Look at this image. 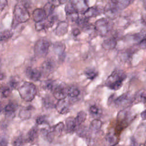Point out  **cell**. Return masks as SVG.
Instances as JSON below:
<instances>
[{"instance_id": "26", "label": "cell", "mask_w": 146, "mask_h": 146, "mask_svg": "<svg viewBox=\"0 0 146 146\" xmlns=\"http://www.w3.org/2000/svg\"><path fill=\"white\" fill-rule=\"evenodd\" d=\"M13 35V33L11 30H5L0 31V42L6 41L10 39Z\"/></svg>"}, {"instance_id": "18", "label": "cell", "mask_w": 146, "mask_h": 146, "mask_svg": "<svg viewBox=\"0 0 146 146\" xmlns=\"http://www.w3.org/2000/svg\"><path fill=\"white\" fill-rule=\"evenodd\" d=\"M77 126L75 123V118L74 117H68L66 120V128L65 129L67 132H72L75 130Z\"/></svg>"}, {"instance_id": "20", "label": "cell", "mask_w": 146, "mask_h": 146, "mask_svg": "<svg viewBox=\"0 0 146 146\" xmlns=\"http://www.w3.org/2000/svg\"><path fill=\"white\" fill-rule=\"evenodd\" d=\"M135 103H146V90H141L136 94L133 98Z\"/></svg>"}, {"instance_id": "13", "label": "cell", "mask_w": 146, "mask_h": 146, "mask_svg": "<svg viewBox=\"0 0 146 146\" xmlns=\"http://www.w3.org/2000/svg\"><path fill=\"white\" fill-rule=\"evenodd\" d=\"M55 108L59 113L66 114L70 111V103L65 99L59 100L55 105Z\"/></svg>"}, {"instance_id": "25", "label": "cell", "mask_w": 146, "mask_h": 146, "mask_svg": "<svg viewBox=\"0 0 146 146\" xmlns=\"http://www.w3.org/2000/svg\"><path fill=\"white\" fill-rule=\"evenodd\" d=\"M102 125V121L98 119H95L91 122L90 129L92 131L96 132L100 130V129L101 128Z\"/></svg>"}, {"instance_id": "54", "label": "cell", "mask_w": 146, "mask_h": 146, "mask_svg": "<svg viewBox=\"0 0 146 146\" xmlns=\"http://www.w3.org/2000/svg\"><path fill=\"white\" fill-rule=\"evenodd\" d=\"M111 146H121V145H119V144H114V145H111Z\"/></svg>"}, {"instance_id": "2", "label": "cell", "mask_w": 146, "mask_h": 146, "mask_svg": "<svg viewBox=\"0 0 146 146\" xmlns=\"http://www.w3.org/2000/svg\"><path fill=\"white\" fill-rule=\"evenodd\" d=\"M135 114L130 109L126 108L121 110L117 115L116 126L117 132H120L125 128L135 118Z\"/></svg>"}, {"instance_id": "56", "label": "cell", "mask_w": 146, "mask_h": 146, "mask_svg": "<svg viewBox=\"0 0 146 146\" xmlns=\"http://www.w3.org/2000/svg\"><path fill=\"white\" fill-rule=\"evenodd\" d=\"M144 145L146 146V140H145V143H144Z\"/></svg>"}, {"instance_id": "15", "label": "cell", "mask_w": 146, "mask_h": 146, "mask_svg": "<svg viewBox=\"0 0 146 146\" xmlns=\"http://www.w3.org/2000/svg\"><path fill=\"white\" fill-rule=\"evenodd\" d=\"M68 25L66 21H62L58 23L57 26L54 30V33L56 35L60 36L65 35L68 31Z\"/></svg>"}, {"instance_id": "31", "label": "cell", "mask_w": 146, "mask_h": 146, "mask_svg": "<svg viewBox=\"0 0 146 146\" xmlns=\"http://www.w3.org/2000/svg\"><path fill=\"white\" fill-rule=\"evenodd\" d=\"M131 3L129 0H119L115 5L119 10H123L128 7Z\"/></svg>"}, {"instance_id": "16", "label": "cell", "mask_w": 146, "mask_h": 146, "mask_svg": "<svg viewBox=\"0 0 146 146\" xmlns=\"http://www.w3.org/2000/svg\"><path fill=\"white\" fill-rule=\"evenodd\" d=\"M33 16L34 20L38 22L44 19L47 17V14L43 9L38 8L33 11Z\"/></svg>"}, {"instance_id": "45", "label": "cell", "mask_w": 146, "mask_h": 146, "mask_svg": "<svg viewBox=\"0 0 146 146\" xmlns=\"http://www.w3.org/2000/svg\"><path fill=\"white\" fill-rule=\"evenodd\" d=\"M0 146H7V140L5 138L0 139Z\"/></svg>"}, {"instance_id": "46", "label": "cell", "mask_w": 146, "mask_h": 146, "mask_svg": "<svg viewBox=\"0 0 146 146\" xmlns=\"http://www.w3.org/2000/svg\"><path fill=\"white\" fill-rule=\"evenodd\" d=\"M72 34H73V35H74V36H78V35H79V34H80V30H79V29H78V28H75V29H74L72 30Z\"/></svg>"}, {"instance_id": "55", "label": "cell", "mask_w": 146, "mask_h": 146, "mask_svg": "<svg viewBox=\"0 0 146 146\" xmlns=\"http://www.w3.org/2000/svg\"><path fill=\"white\" fill-rule=\"evenodd\" d=\"M2 106L0 105V112H1V110H2Z\"/></svg>"}, {"instance_id": "10", "label": "cell", "mask_w": 146, "mask_h": 146, "mask_svg": "<svg viewBox=\"0 0 146 146\" xmlns=\"http://www.w3.org/2000/svg\"><path fill=\"white\" fill-rule=\"evenodd\" d=\"M25 74L26 76L33 81H38L42 76V72L40 70L31 67H29L26 69Z\"/></svg>"}, {"instance_id": "50", "label": "cell", "mask_w": 146, "mask_h": 146, "mask_svg": "<svg viewBox=\"0 0 146 146\" xmlns=\"http://www.w3.org/2000/svg\"><path fill=\"white\" fill-rule=\"evenodd\" d=\"M4 78H5L4 74L2 73H0V80H3L4 79Z\"/></svg>"}, {"instance_id": "3", "label": "cell", "mask_w": 146, "mask_h": 146, "mask_svg": "<svg viewBox=\"0 0 146 146\" xmlns=\"http://www.w3.org/2000/svg\"><path fill=\"white\" fill-rule=\"evenodd\" d=\"M18 92L22 99L30 102L34 99L36 94L35 86L31 82H25L18 88Z\"/></svg>"}, {"instance_id": "40", "label": "cell", "mask_w": 146, "mask_h": 146, "mask_svg": "<svg viewBox=\"0 0 146 146\" xmlns=\"http://www.w3.org/2000/svg\"><path fill=\"white\" fill-rule=\"evenodd\" d=\"M9 84H10V86L11 88H15L18 85V81L17 80L16 78H12L10 81H9Z\"/></svg>"}, {"instance_id": "29", "label": "cell", "mask_w": 146, "mask_h": 146, "mask_svg": "<svg viewBox=\"0 0 146 146\" xmlns=\"http://www.w3.org/2000/svg\"><path fill=\"white\" fill-rule=\"evenodd\" d=\"M90 112L91 113V115H92V116L95 117H99L101 115L102 111L100 110V109L96 105H92L90 107L89 109Z\"/></svg>"}, {"instance_id": "39", "label": "cell", "mask_w": 146, "mask_h": 146, "mask_svg": "<svg viewBox=\"0 0 146 146\" xmlns=\"http://www.w3.org/2000/svg\"><path fill=\"white\" fill-rule=\"evenodd\" d=\"M36 123L39 125H42L43 124H45L47 122V119L45 116H39L37 117L36 119Z\"/></svg>"}, {"instance_id": "44", "label": "cell", "mask_w": 146, "mask_h": 146, "mask_svg": "<svg viewBox=\"0 0 146 146\" xmlns=\"http://www.w3.org/2000/svg\"><path fill=\"white\" fill-rule=\"evenodd\" d=\"M139 46L142 48H146V35L139 42Z\"/></svg>"}, {"instance_id": "28", "label": "cell", "mask_w": 146, "mask_h": 146, "mask_svg": "<svg viewBox=\"0 0 146 146\" xmlns=\"http://www.w3.org/2000/svg\"><path fill=\"white\" fill-rule=\"evenodd\" d=\"M80 94L79 90L75 87L72 86L68 89V96L71 98H75L78 97Z\"/></svg>"}, {"instance_id": "27", "label": "cell", "mask_w": 146, "mask_h": 146, "mask_svg": "<svg viewBox=\"0 0 146 146\" xmlns=\"http://www.w3.org/2000/svg\"><path fill=\"white\" fill-rule=\"evenodd\" d=\"M17 108V105L14 103H9L5 108V111L7 115H13Z\"/></svg>"}, {"instance_id": "11", "label": "cell", "mask_w": 146, "mask_h": 146, "mask_svg": "<svg viewBox=\"0 0 146 146\" xmlns=\"http://www.w3.org/2000/svg\"><path fill=\"white\" fill-rule=\"evenodd\" d=\"M70 3L77 12L84 13L89 7L86 0H69Z\"/></svg>"}, {"instance_id": "8", "label": "cell", "mask_w": 146, "mask_h": 146, "mask_svg": "<svg viewBox=\"0 0 146 146\" xmlns=\"http://www.w3.org/2000/svg\"><path fill=\"white\" fill-rule=\"evenodd\" d=\"M56 20V17L55 15H50L47 16V17L39 22H36L35 24V28L36 31H41L47 28H49L53 26Z\"/></svg>"}, {"instance_id": "42", "label": "cell", "mask_w": 146, "mask_h": 146, "mask_svg": "<svg viewBox=\"0 0 146 146\" xmlns=\"http://www.w3.org/2000/svg\"><path fill=\"white\" fill-rule=\"evenodd\" d=\"M7 5V0H0V11L3 10Z\"/></svg>"}, {"instance_id": "57", "label": "cell", "mask_w": 146, "mask_h": 146, "mask_svg": "<svg viewBox=\"0 0 146 146\" xmlns=\"http://www.w3.org/2000/svg\"><path fill=\"white\" fill-rule=\"evenodd\" d=\"M129 1H131V2H133V1H134V0H129Z\"/></svg>"}, {"instance_id": "5", "label": "cell", "mask_w": 146, "mask_h": 146, "mask_svg": "<svg viewBox=\"0 0 146 146\" xmlns=\"http://www.w3.org/2000/svg\"><path fill=\"white\" fill-rule=\"evenodd\" d=\"M14 16L15 21L18 23H25L30 18V14L27 7L22 3L19 2L15 6Z\"/></svg>"}, {"instance_id": "48", "label": "cell", "mask_w": 146, "mask_h": 146, "mask_svg": "<svg viewBox=\"0 0 146 146\" xmlns=\"http://www.w3.org/2000/svg\"><path fill=\"white\" fill-rule=\"evenodd\" d=\"M141 117L143 120H146V110L141 113Z\"/></svg>"}, {"instance_id": "19", "label": "cell", "mask_w": 146, "mask_h": 146, "mask_svg": "<svg viewBox=\"0 0 146 146\" xmlns=\"http://www.w3.org/2000/svg\"><path fill=\"white\" fill-rule=\"evenodd\" d=\"M100 13V10L96 7H88V9L83 13L84 17L89 18L98 15Z\"/></svg>"}, {"instance_id": "37", "label": "cell", "mask_w": 146, "mask_h": 146, "mask_svg": "<svg viewBox=\"0 0 146 146\" xmlns=\"http://www.w3.org/2000/svg\"><path fill=\"white\" fill-rule=\"evenodd\" d=\"M65 12L66 14V15L76 13L77 11H76V10L72 7V6L71 5L70 3H67L66 5V6H65Z\"/></svg>"}, {"instance_id": "32", "label": "cell", "mask_w": 146, "mask_h": 146, "mask_svg": "<svg viewBox=\"0 0 146 146\" xmlns=\"http://www.w3.org/2000/svg\"><path fill=\"white\" fill-rule=\"evenodd\" d=\"M55 5L52 2H49L46 4L43 9L46 11L47 15H48H48L52 14V13L55 9Z\"/></svg>"}, {"instance_id": "30", "label": "cell", "mask_w": 146, "mask_h": 146, "mask_svg": "<svg viewBox=\"0 0 146 146\" xmlns=\"http://www.w3.org/2000/svg\"><path fill=\"white\" fill-rule=\"evenodd\" d=\"M84 74L86 77L90 80L94 79L98 75V72L93 68H88L84 72Z\"/></svg>"}, {"instance_id": "24", "label": "cell", "mask_w": 146, "mask_h": 146, "mask_svg": "<svg viewBox=\"0 0 146 146\" xmlns=\"http://www.w3.org/2000/svg\"><path fill=\"white\" fill-rule=\"evenodd\" d=\"M53 49L55 54L60 56H62L63 53L64 52V51L65 49V46L62 43L57 42L54 44Z\"/></svg>"}, {"instance_id": "52", "label": "cell", "mask_w": 146, "mask_h": 146, "mask_svg": "<svg viewBox=\"0 0 146 146\" xmlns=\"http://www.w3.org/2000/svg\"><path fill=\"white\" fill-rule=\"evenodd\" d=\"M111 1H112V3H113L115 4L119 0H111Z\"/></svg>"}, {"instance_id": "17", "label": "cell", "mask_w": 146, "mask_h": 146, "mask_svg": "<svg viewBox=\"0 0 146 146\" xmlns=\"http://www.w3.org/2000/svg\"><path fill=\"white\" fill-rule=\"evenodd\" d=\"M116 46V40L114 37L105 39L102 43V47L106 50L113 49Z\"/></svg>"}, {"instance_id": "34", "label": "cell", "mask_w": 146, "mask_h": 146, "mask_svg": "<svg viewBox=\"0 0 146 146\" xmlns=\"http://www.w3.org/2000/svg\"><path fill=\"white\" fill-rule=\"evenodd\" d=\"M107 141L112 145L115 144L116 141L117 140V137L115 136V134L113 132H110L106 136Z\"/></svg>"}, {"instance_id": "51", "label": "cell", "mask_w": 146, "mask_h": 146, "mask_svg": "<svg viewBox=\"0 0 146 146\" xmlns=\"http://www.w3.org/2000/svg\"><path fill=\"white\" fill-rule=\"evenodd\" d=\"M143 5H144V8L146 9V0H144V2H143Z\"/></svg>"}, {"instance_id": "47", "label": "cell", "mask_w": 146, "mask_h": 146, "mask_svg": "<svg viewBox=\"0 0 146 146\" xmlns=\"http://www.w3.org/2000/svg\"><path fill=\"white\" fill-rule=\"evenodd\" d=\"M131 146H138L137 143L134 137H132L131 139Z\"/></svg>"}, {"instance_id": "33", "label": "cell", "mask_w": 146, "mask_h": 146, "mask_svg": "<svg viewBox=\"0 0 146 146\" xmlns=\"http://www.w3.org/2000/svg\"><path fill=\"white\" fill-rule=\"evenodd\" d=\"M25 139L22 135L17 136L13 142V146H23L25 144Z\"/></svg>"}, {"instance_id": "6", "label": "cell", "mask_w": 146, "mask_h": 146, "mask_svg": "<svg viewBox=\"0 0 146 146\" xmlns=\"http://www.w3.org/2000/svg\"><path fill=\"white\" fill-rule=\"evenodd\" d=\"M50 47V42L45 39H40L38 40L34 47L35 55L39 58L46 56L48 52Z\"/></svg>"}, {"instance_id": "1", "label": "cell", "mask_w": 146, "mask_h": 146, "mask_svg": "<svg viewBox=\"0 0 146 146\" xmlns=\"http://www.w3.org/2000/svg\"><path fill=\"white\" fill-rule=\"evenodd\" d=\"M125 78L126 75L122 70H116L108 76L106 85L111 90H117L122 86Z\"/></svg>"}, {"instance_id": "14", "label": "cell", "mask_w": 146, "mask_h": 146, "mask_svg": "<svg viewBox=\"0 0 146 146\" xmlns=\"http://www.w3.org/2000/svg\"><path fill=\"white\" fill-rule=\"evenodd\" d=\"M119 10L117 9L116 5L111 2L106 6L104 10V13L107 16L108 18L111 19L117 17Z\"/></svg>"}, {"instance_id": "41", "label": "cell", "mask_w": 146, "mask_h": 146, "mask_svg": "<svg viewBox=\"0 0 146 146\" xmlns=\"http://www.w3.org/2000/svg\"><path fill=\"white\" fill-rule=\"evenodd\" d=\"M44 105L46 108H51L53 107V102H51V100H50L48 98H47L44 99Z\"/></svg>"}, {"instance_id": "12", "label": "cell", "mask_w": 146, "mask_h": 146, "mask_svg": "<svg viewBox=\"0 0 146 146\" xmlns=\"http://www.w3.org/2000/svg\"><path fill=\"white\" fill-rule=\"evenodd\" d=\"M55 66V63L53 60L47 59L42 64L41 72L45 75H49L54 71Z\"/></svg>"}, {"instance_id": "43", "label": "cell", "mask_w": 146, "mask_h": 146, "mask_svg": "<svg viewBox=\"0 0 146 146\" xmlns=\"http://www.w3.org/2000/svg\"><path fill=\"white\" fill-rule=\"evenodd\" d=\"M10 93V90L9 88H6L2 90V96L4 98H6L9 95Z\"/></svg>"}, {"instance_id": "49", "label": "cell", "mask_w": 146, "mask_h": 146, "mask_svg": "<svg viewBox=\"0 0 146 146\" xmlns=\"http://www.w3.org/2000/svg\"><path fill=\"white\" fill-rule=\"evenodd\" d=\"M58 2L60 3V4H64V3H66L68 0H57Z\"/></svg>"}, {"instance_id": "58", "label": "cell", "mask_w": 146, "mask_h": 146, "mask_svg": "<svg viewBox=\"0 0 146 146\" xmlns=\"http://www.w3.org/2000/svg\"><path fill=\"white\" fill-rule=\"evenodd\" d=\"M145 71H146V68H145Z\"/></svg>"}, {"instance_id": "35", "label": "cell", "mask_w": 146, "mask_h": 146, "mask_svg": "<svg viewBox=\"0 0 146 146\" xmlns=\"http://www.w3.org/2000/svg\"><path fill=\"white\" fill-rule=\"evenodd\" d=\"M55 86L54 85V83L52 80H47L44 82L43 87L48 91H53Z\"/></svg>"}, {"instance_id": "53", "label": "cell", "mask_w": 146, "mask_h": 146, "mask_svg": "<svg viewBox=\"0 0 146 146\" xmlns=\"http://www.w3.org/2000/svg\"><path fill=\"white\" fill-rule=\"evenodd\" d=\"M18 2H19V3H23V2L25 1V0H16Z\"/></svg>"}, {"instance_id": "4", "label": "cell", "mask_w": 146, "mask_h": 146, "mask_svg": "<svg viewBox=\"0 0 146 146\" xmlns=\"http://www.w3.org/2000/svg\"><path fill=\"white\" fill-rule=\"evenodd\" d=\"M113 23L110 18H101L96 21L95 29L97 33L101 36L106 35L112 29Z\"/></svg>"}, {"instance_id": "7", "label": "cell", "mask_w": 146, "mask_h": 146, "mask_svg": "<svg viewBox=\"0 0 146 146\" xmlns=\"http://www.w3.org/2000/svg\"><path fill=\"white\" fill-rule=\"evenodd\" d=\"M133 102V99L131 98L128 93H125L117 98L114 103L116 107L122 108L123 109L128 108V106Z\"/></svg>"}, {"instance_id": "36", "label": "cell", "mask_w": 146, "mask_h": 146, "mask_svg": "<svg viewBox=\"0 0 146 146\" xmlns=\"http://www.w3.org/2000/svg\"><path fill=\"white\" fill-rule=\"evenodd\" d=\"M64 129V125L63 122H59L56 125H55L53 128L52 130L54 133H60Z\"/></svg>"}, {"instance_id": "38", "label": "cell", "mask_w": 146, "mask_h": 146, "mask_svg": "<svg viewBox=\"0 0 146 146\" xmlns=\"http://www.w3.org/2000/svg\"><path fill=\"white\" fill-rule=\"evenodd\" d=\"M19 116L23 119H26L30 116V112L29 111V109L23 110L19 112Z\"/></svg>"}, {"instance_id": "21", "label": "cell", "mask_w": 146, "mask_h": 146, "mask_svg": "<svg viewBox=\"0 0 146 146\" xmlns=\"http://www.w3.org/2000/svg\"><path fill=\"white\" fill-rule=\"evenodd\" d=\"M40 133H41L42 136L48 141L51 142L52 140H53L54 132L52 129H46V128L42 129L40 131Z\"/></svg>"}, {"instance_id": "23", "label": "cell", "mask_w": 146, "mask_h": 146, "mask_svg": "<svg viewBox=\"0 0 146 146\" xmlns=\"http://www.w3.org/2000/svg\"><path fill=\"white\" fill-rule=\"evenodd\" d=\"M86 116V113L83 111H81L78 113L76 117L75 118V123L77 127L79 126L82 123H83L85 121Z\"/></svg>"}, {"instance_id": "9", "label": "cell", "mask_w": 146, "mask_h": 146, "mask_svg": "<svg viewBox=\"0 0 146 146\" xmlns=\"http://www.w3.org/2000/svg\"><path fill=\"white\" fill-rule=\"evenodd\" d=\"M68 89L64 84H60L56 86L53 90V96L57 100H61L66 99L68 96Z\"/></svg>"}, {"instance_id": "22", "label": "cell", "mask_w": 146, "mask_h": 146, "mask_svg": "<svg viewBox=\"0 0 146 146\" xmlns=\"http://www.w3.org/2000/svg\"><path fill=\"white\" fill-rule=\"evenodd\" d=\"M38 133V129L37 127H32L27 133L26 141L28 142L33 141L37 137Z\"/></svg>"}]
</instances>
